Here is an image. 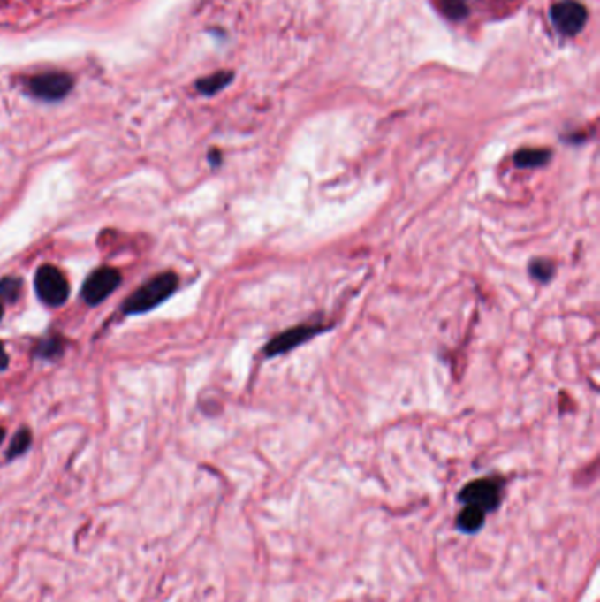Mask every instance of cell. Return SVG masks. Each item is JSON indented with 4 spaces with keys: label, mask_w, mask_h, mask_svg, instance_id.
<instances>
[{
    "label": "cell",
    "mask_w": 600,
    "mask_h": 602,
    "mask_svg": "<svg viewBox=\"0 0 600 602\" xmlns=\"http://www.w3.org/2000/svg\"><path fill=\"white\" fill-rule=\"evenodd\" d=\"M27 90L42 101H60L64 99L71 88H72V80L65 72H41L25 81Z\"/></svg>",
    "instance_id": "obj_4"
},
{
    "label": "cell",
    "mask_w": 600,
    "mask_h": 602,
    "mask_svg": "<svg viewBox=\"0 0 600 602\" xmlns=\"http://www.w3.org/2000/svg\"><path fill=\"white\" fill-rule=\"evenodd\" d=\"M502 499V483L498 479L482 477L468 483L461 493L463 511L458 516V525L465 532H475L482 527L488 513L497 509Z\"/></svg>",
    "instance_id": "obj_1"
},
{
    "label": "cell",
    "mask_w": 600,
    "mask_h": 602,
    "mask_svg": "<svg viewBox=\"0 0 600 602\" xmlns=\"http://www.w3.org/2000/svg\"><path fill=\"white\" fill-rule=\"evenodd\" d=\"M30 444H32V433H30V430H28V428H21V430L14 435V438H12V442H11L9 449H7V460H14V458L21 456V454L30 447Z\"/></svg>",
    "instance_id": "obj_9"
},
{
    "label": "cell",
    "mask_w": 600,
    "mask_h": 602,
    "mask_svg": "<svg viewBox=\"0 0 600 602\" xmlns=\"http://www.w3.org/2000/svg\"><path fill=\"white\" fill-rule=\"evenodd\" d=\"M19 293H21V282L18 278L7 277V278L0 280V298L2 300L14 303L18 300Z\"/></svg>",
    "instance_id": "obj_13"
},
{
    "label": "cell",
    "mask_w": 600,
    "mask_h": 602,
    "mask_svg": "<svg viewBox=\"0 0 600 602\" xmlns=\"http://www.w3.org/2000/svg\"><path fill=\"white\" fill-rule=\"evenodd\" d=\"M62 349H64V342L62 339L58 337H53V339H46L42 340L37 349H35V354L39 358H44V360H51V358H57L62 354Z\"/></svg>",
    "instance_id": "obj_10"
},
{
    "label": "cell",
    "mask_w": 600,
    "mask_h": 602,
    "mask_svg": "<svg viewBox=\"0 0 600 602\" xmlns=\"http://www.w3.org/2000/svg\"><path fill=\"white\" fill-rule=\"evenodd\" d=\"M231 80V74L229 72H216L206 80H201L198 81V88H200L202 94H215L216 90H220L222 87L227 85V81Z\"/></svg>",
    "instance_id": "obj_11"
},
{
    "label": "cell",
    "mask_w": 600,
    "mask_h": 602,
    "mask_svg": "<svg viewBox=\"0 0 600 602\" xmlns=\"http://www.w3.org/2000/svg\"><path fill=\"white\" fill-rule=\"evenodd\" d=\"M178 287V277L173 271L161 273L143 284L138 291H134L124 303L122 310L127 316L143 314L156 307H159L163 301H166Z\"/></svg>",
    "instance_id": "obj_2"
},
{
    "label": "cell",
    "mask_w": 600,
    "mask_h": 602,
    "mask_svg": "<svg viewBox=\"0 0 600 602\" xmlns=\"http://www.w3.org/2000/svg\"><path fill=\"white\" fill-rule=\"evenodd\" d=\"M550 150L543 149H525L514 156V164L518 168H539L550 161Z\"/></svg>",
    "instance_id": "obj_8"
},
{
    "label": "cell",
    "mask_w": 600,
    "mask_h": 602,
    "mask_svg": "<svg viewBox=\"0 0 600 602\" xmlns=\"http://www.w3.org/2000/svg\"><path fill=\"white\" fill-rule=\"evenodd\" d=\"M7 365H9V356H7V353H5L4 344L0 342V370H5Z\"/></svg>",
    "instance_id": "obj_14"
},
{
    "label": "cell",
    "mask_w": 600,
    "mask_h": 602,
    "mask_svg": "<svg viewBox=\"0 0 600 602\" xmlns=\"http://www.w3.org/2000/svg\"><path fill=\"white\" fill-rule=\"evenodd\" d=\"M4 435H5V433H4V430H2V428H0V442H2V440H4Z\"/></svg>",
    "instance_id": "obj_15"
},
{
    "label": "cell",
    "mask_w": 600,
    "mask_h": 602,
    "mask_svg": "<svg viewBox=\"0 0 600 602\" xmlns=\"http://www.w3.org/2000/svg\"><path fill=\"white\" fill-rule=\"evenodd\" d=\"M321 331H324V328L319 326V324H301V326L289 328V330L278 333L275 339L270 340V344L264 349V354L266 356L285 354V353L296 349L298 346L308 342L310 339H314Z\"/></svg>",
    "instance_id": "obj_6"
},
{
    "label": "cell",
    "mask_w": 600,
    "mask_h": 602,
    "mask_svg": "<svg viewBox=\"0 0 600 602\" xmlns=\"http://www.w3.org/2000/svg\"><path fill=\"white\" fill-rule=\"evenodd\" d=\"M35 293L42 303L58 307L69 298V282L58 268L44 264L35 273Z\"/></svg>",
    "instance_id": "obj_3"
},
{
    "label": "cell",
    "mask_w": 600,
    "mask_h": 602,
    "mask_svg": "<svg viewBox=\"0 0 600 602\" xmlns=\"http://www.w3.org/2000/svg\"><path fill=\"white\" fill-rule=\"evenodd\" d=\"M2 312H4V309H2V305H0V319H2Z\"/></svg>",
    "instance_id": "obj_16"
},
{
    "label": "cell",
    "mask_w": 600,
    "mask_h": 602,
    "mask_svg": "<svg viewBox=\"0 0 600 602\" xmlns=\"http://www.w3.org/2000/svg\"><path fill=\"white\" fill-rule=\"evenodd\" d=\"M530 275L539 282H548L555 275V264L548 259H537L530 264Z\"/></svg>",
    "instance_id": "obj_12"
},
{
    "label": "cell",
    "mask_w": 600,
    "mask_h": 602,
    "mask_svg": "<svg viewBox=\"0 0 600 602\" xmlns=\"http://www.w3.org/2000/svg\"><path fill=\"white\" fill-rule=\"evenodd\" d=\"M551 19L562 34L576 35L587 21V9L576 0H562L553 5Z\"/></svg>",
    "instance_id": "obj_7"
},
{
    "label": "cell",
    "mask_w": 600,
    "mask_h": 602,
    "mask_svg": "<svg viewBox=\"0 0 600 602\" xmlns=\"http://www.w3.org/2000/svg\"><path fill=\"white\" fill-rule=\"evenodd\" d=\"M122 282V275L115 268H99L95 270L83 284L81 298L88 305L103 303Z\"/></svg>",
    "instance_id": "obj_5"
}]
</instances>
